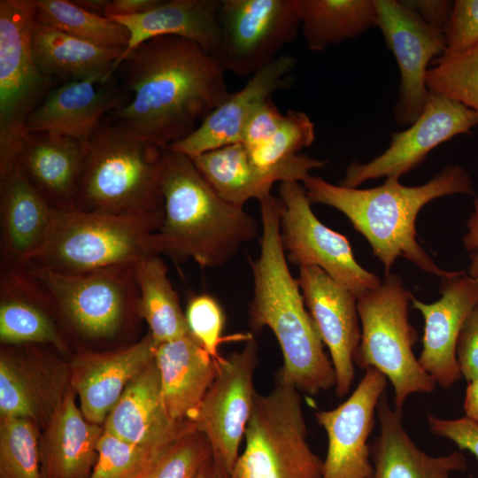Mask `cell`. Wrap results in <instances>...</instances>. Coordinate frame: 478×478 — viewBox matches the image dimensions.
Wrapping results in <instances>:
<instances>
[{
    "label": "cell",
    "mask_w": 478,
    "mask_h": 478,
    "mask_svg": "<svg viewBox=\"0 0 478 478\" xmlns=\"http://www.w3.org/2000/svg\"><path fill=\"white\" fill-rule=\"evenodd\" d=\"M225 73L191 40L150 39L125 56L114 72L129 100L105 120L131 136L168 149L229 96Z\"/></svg>",
    "instance_id": "obj_1"
},
{
    "label": "cell",
    "mask_w": 478,
    "mask_h": 478,
    "mask_svg": "<svg viewBox=\"0 0 478 478\" xmlns=\"http://www.w3.org/2000/svg\"><path fill=\"white\" fill-rule=\"evenodd\" d=\"M259 203L262 235L259 255L251 261L253 297L249 326L254 332L268 328L274 333L283 357L276 374L313 396L335 388L334 366L288 267L280 239V200L270 195Z\"/></svg>",
    "instance_id": "obj_2"
},
{
    "label": "cell",
    "mask_w": 478,
    "mask_h": 478,
    "mask_svg": "<svg viewBox=\"0 0 478 478\" xmlns=\"http://www.w3.org/2000/svg\"><path fill=\"white\" fill-rule=\"evenodd\" d=\"M303 183L311 204L331 206L348 218L369 243L385 274L390 273L398 257L441 279L451 273L438 267L417 242L415 222L421 208L434 199L454 194L475 195L473 180L463 167L445 166L419 186H405L399 179L387 178L374 188H348L312 175Z\"/></svg>",
    "instance_id": "obj_3"
},
{
    "label": "cell",
    "mask_w": 478,
    "mask_h": 478,
    "mask_svg": "<svg viewBox=\"0 0 478 478\" xmlns=\"http://www.w3.org/2000/svg\"><path fill=\"white\" fill-rule=\"evenodd\" d=\"M162 196L159 254L219 267L257 235L255 219L220 197L191 158L170 149L163 155Z\"/></svg>",
    "instance_id": "obj_4"
},
{
    "label": "cell",
    "mask_w": 478,
    "mask_h": 478,
    "mask_svg": "<svg viewBox=\"0 0 478 478\" xmlns=\"http://www.w3.org/2000/svg\"><path fill=\"white\" fill-rule=\"evenodd\" d=\"M165 150L126 134L104 118L88 142L73 210L163 217Z\"/></svg>",
    "instance_id": "obj_5"
},
{
    "label": "cell",
    "mask_w": 478,
    "mask_h": 478,
    "mask_svg": "<svg viewBox=\"0 0 478 478\" xmlns=\"http://www.w3.org/2000/svg\"><path fill=\"white\" fill-rule=\"evenodd\" d=\"M162 219L58 211L44 247L27 265L64 274L135 266L160 255L157 232Z\"/></svg>",
    "instance_id": "obj_6"
},
{
    "label": "cell",
    "mask_w": 478,
    "mask_h": 478,
    "mask_svg": "<svg viewBox=\"0 0 478 478\" xmlns=\"http://www.w3.org/2000/svg\"><path fill=\"white\" fill-rule=\"evenodd\" d=\"M412 297L402 278L390 273L357 297L361 338L355 365L386 376L394 389V406L401 412L410 396L430 393L436 386L412 351L418 339L408 317Z\"/></svg>",
    "instance_id": "obj_7"
},
{
    "label": "cell",
    "mask_w": 478,
    "mask_h": 478,
    "mask_svg": "<svg viewBox=\"0 0 478 478\" xmlns=\"http://www.w3.org/2000/svg\"><path fill=\"white\" fill-rule=\"evenodd\" d=\"M302 403L300 391L278 374L269 393L256 392L230 478H321L323 459L306 441Z\"/></svg>",
    "instance_id": "obj_8"
},
{
    "label": "cell",
    "mask_w": 478,
    "mask_h": 478,
    "mask_svg": "<svg viewBox=\"0 0 478 478\" xmlns=\"http://www.w3.org/2000/svg\"><path fill=\"white\" fill-rule=\"evenodd\" d=\"M23 266L49 295L59 321L80 338L112 340L126 328L130 316L141 318L136 265L77 274Z\"/></svg>",
    "instance_id": "obj_9"
},
{
    "label": "cell",
    "mask_w": 478,
    "mask_h": 478,
    "mask_svg": "<svg viewBox=\"0 0 478 478\" xmlns=\"http://www.w3.org/2000/svg\"><path fill=\"white\" fill-rule=\"evenodd\" d=\"M35 0L0 1V173L16 162L30 114L58 86L35 62Z\"/></svg>",
    "instance_id": "obj_10"
},
{
    "label": "cell",
    "mask_w": 478,
    "mask_h": 478,
    "mask_svg": "<svg viewBox=\"0 0 478 478\" xmlns=\"http://www.w3.org/2000/svg\"><path fill=\"white\" fill-rule=\"evenodd\" d=\"M212 55L225 72L252 76L274 60L300 27L296 0H220Z\"/></svg>",
    "instance_id": "obj_11"
},
{
    "label": "cell",
    "mask_w": 478,
    "mask_h": 478,
    "mask_svg": "<svg viewBox=\"0 0 478 478\" xmlns=\"http://www.w3.org/2000/svg\"><path fill=\"white\" fill-rule=\"evenodd\" d=\"M280 239L288 261L315 266L357 297L382 282L356 260L347 237L325 226L313 213L299 181L279 186Z\"/></svg>",
    "instance_id": "obj_12"
},
{
    "label": "cell",
    "mask_w": 478,
    "mask_h": 478,
    "mask_svg": "<svg viewBox=\"0 0 478 478\" xmlns=\"http://www.w3.org/2000/svg\"><path fill=\"white\" fill-rule=\"evenodd\" d=\"M258 364V343L252 336L241 351L220 357L216 377L191 421L208 439L213 461L229 474L251 413Z\"/></svg>",
    "instance_id": "obj_13"
},
{
    "label": "cell",
    "mask_w": 478,
    "mask_h": 478,
    "mask_svg": "<svg viewBox=\"0 0 478 478\" xmlns=\"http://www.w3.org/2000/svg\"><path fill=\"white\" fill-rule=\"evenodd\" d=\"M478 113L440 93L429 91L418 119L405 130L394 132L381 155L367 163L352 161L339 185L357 188L372 179H399L420 166L427 155L456 135L469 134Z\"/></svg>",
    "instance_id": "obj_14"
},
{
    "label": "cell",
    "mask_w": 478,
    "mask_h": 478,
    "mask_svg": "<svg viewBox=\"0 0 478 478\" xmlns=\"http://www.w3.org/2000/svg\"><path fill=\"white\" fill-rule=\"evenodd\" d=\"M377 27L400 73L395 121L410 126L421 113L429 90L426 74L429 63L446 51L442 33L427 25L404 0H374Z\"/></svg>",
    "instance_id": "obj_15"
},
{
    "label": "cell",
    "mask_w": 478,
    "mask_h": 478,
    "mask_svg": "<svg viewBox=\"0 0 478 478\" xmlns=\"http://www.w3.org/2000/svg\"><path fill=\"white\" fill-rule=\"evenodd\" d=\"M387 384L384 374L367 368L344 402L335 408L315 412L318 424L328 436L321 478H371L373 465L368 439Z\"/></svg>",
    "instance_id": "obj_16"
},
{
    "label": "cell",
    "mask_w": 478,
    "mask_h": 478,
    "mask_svg": "<svg viewBox=\"0 0 478 478\" xmlns=\"http://www.w3.org/2000/svg\"><path fill=\"white\" fill-rule=\"evenodd\" d=\"M302 296L335 374L338 397L349 393L355 376L354 358L361 338L357 297L315 266H299Z\"/></svg>",
    "instance_id": "obj_17"
},
{
    "label": "cell",
    "mask_w": 478,
    "mask_h": 478,
    "mask_svg": "<svg viewBox=\"0 0 478 478\" xmlns=\"http://www.w3.org/2000/svg\"><path fill=\"white\" fill-rule=\"evenodd\" d=\"M70 388V367L58 359L35 348L2 349L1 417L27 419L44 428Z\"/></svg>",
    "instance_id": "obj_18"
},
{
    "label": "cell",
    "mask_w": 478,
    "mask_h": 478,
    "mask_svg": "<svg viewBox=\"0 0 478 478\" xmlns=\"http://www.w3.org/2000/svg\"><path fill=\"white\" fill-rule=\"evenodd\" d=\"M440 299L426 304L414 297L412 306L424 319L420 366L444 389L462 377L456 357L458 339L465 320L478 304V281L464 272L441 279Z\"/></svg>",
    "instance_id": "obj_19"
},
{
    "label": "cell",
    "mask_w": 478,
    "mask_h": 478,
    "mask_svg": "<svg viewBox=\"0 0 478 478\" xmlns=\"http://www.w3.org/2000/svg\"><path fill=\"white\" fill-rule=\"evenodd\" d=\"M158 343L148 332L142 339L110 351L82 350L70 365V386L85 418L104 424L128 383L155 357Z\"/></svg>",
    "instance_id": "obj_20"
},
{
    "label": "cell",
    "mask_w": 478,
    "mask_h": 478,
    "mask_svg": "<svg viewBox=\"0 0 478 478\" xmlns=\"http://www.w3.org/2000/svg\"><path fill=\"white\" fill-rule=\"evenodd\" d=\"M129 100L114 74L52 89L28 117L27 132H54L88 143L104 118Z\"/></svg>",
    "instance_id": "obj_21"
},
{
    "label": "cell",
    "mask_w": 478,
    "mask_h": 478,
    "mask_svg": "<svg viewBox=\"0 0 478 478\" xmlns=\"http://www.w3.org/2000/svg\"><path fill=\"white\" fill-rule=\"evenodd\" d=\"M58 313L38 280L23 265L1 263L0 341L4 345L50 344L68 351Z\"/></svg>",
    "instance_id": "obj_22"
},
{
    "label": "cell",
    "mask_w": 478,
    "mask_h": 478,
    "mask_svg": "<svg viewBox=\"0 0 478 478\" xmlns=\"http://www.w3.org/2000/svg\"><path fill=\"white\" fill-rule=\"evenodd\" d=\"M296 60L281 55L254 73L246 85L215 108L188 137L168 149L190 158L227 144L242 143L244 127L256 109L285 88Z\"/></svg>",
    "instance_id": "obj_23"
},
{
    "label": "cell",
    "mask_w": 478,
    "mask_h": 478,
    "mask_svg": "<svg viewBox=\"0 0 478 478\" xmlns=\"http://www.w3.org/2000/svg\"><path fill=\"white\" fill-rule=\"evenodd\" d=\"M88 143L54 132H26L16 163L28 182L58 211H73Z\"/></svg>",
    "instance_id": "obj_24"
},
{
    "label": "cell",
    "mask_w": 478,
    "mask_h": 478,
    "mask_svg": "<svg viewBox=\"0 0 478 478\" xmlns=\"http://www.w3.org/2000/svg\"><path fill=\"white\" fill-rule=\"evenodd\" d=\"M58 212L28 182L16 162L1 173V263L33 261L44 247Z\"/></svg>",
    "instance_id": "obj_25"
},
{
    "label": "cell",
    "mask_w": 478,
    "mask_h": 478,
    "mask_svg": "<svg viewBox=\"0 0 478 478\" xmlns=\"http://www.w3.org/2000/svg\"><path fill=\"white\" fill-rule=\"evenodd\" d=\"M104 430L132 443L166 446L195 428L191 421L173 420L164 405L155 360L127 386L107 415Z\"/></svg>",
    "instance_id": "obj_26"
},
{
    "label": "cell",
    "mask_w": 478,
    "mask_h": 478,
    "mask_svg": "<svg viewBox=\"0 0 478 478\" xmlns=\"http://www.w3.org/2000/svg\"><path fill=\"white\" fill-rule=\"evenodd\" d=\"M70 388L39 437L42 478H90L102 425L88 420Z\"/></svg>",
    "instance_id": "obj_27"
},
{
    "label": "cell",
    "mask_w": 478,
    "mask_h": 478,
    "mask_svg": "<svg viewBox=\"0 0 478 478\" xmlns=\"http://www.w3.org/2000/svg\"><path fill=\"white\" fill-rule=\"evenodd\" d=\"M379 434L371 444V478H452L467 462L460 451L431 456L421 451L406 432L402 412L391 408L386 394L376 410Z\"/></svg>",
    "instance_id": "obj_28"
},
{
    "label": "cell",
    "mask_w": 478,
    "mask_h": 478,
    "mask_svg": "<svg viewBox=\"0 0 478 478\" xmlns=\"http://www.w3.org/2000/svg\"><path fill=\"white\" fill-rule=\"evenodd\" d=\"M220 358L190 334L157 345L154 360L164 405L173 420L192 421L216 377Z\"/></svg>",
    "instance_id": "obj_29"
},
{
    "label": "cell",
    "mask_w": 478,
    "mask_h": 478,
    "mask_svg": "<svg viewBox=\"0 0 478 478\" xmlns=\"http://www.w3.org/2000/svg\"><path fill=\"white\" fill-rule=\"evenodd\" d=\"M220 0H163L156 8L142 14L108 17L129 32L127 46L113 68L132 50L158 36H179L191 40L213 55L220 41L218 11Z\"/></svg>",
    "instance_id": "obj_30"
},
{
    "label": "cell",
    "mask_w": 478,
    "mask_h": 478,
    "mask_svg": "<svg viewBox=\"0 0 478 478\" xmlns=\"http://www.w3.org/2000/svg\"><path fill=\"white\" fill-rule=\"evenodd\" d=\"M32 47L41 72L58 85L87 79L108 81L122 50L104 48L35 21Z\"/></svg>",
    "instance_id": "obj_31"
},
{
    "label": "cell",
    "mask_w": 478,
    "mask_h": 478,
    "mask_svg": "<svg viewBox=\"0 0 478 478\" xmlns=\"http://www.w3.org/2000/svg\"><path fill=\"white\" fill-rule=\"evenodd\" d=\"M191 159L220 197L241 208L250 199L260 201L270 196L273 184L283 181L278 173L259 168L242 143L216 148Z\"/></svg>",
    "instance_id": "obj_32"
},
{
    "label": "cell",
    "mask_w": 478,
    "mask_h": 478,
    "mask_svg": "<svg viewBox=\"0 0 478 478\" xmlns=\"http://www.w3.org/2000/svg\"><path fill=\"white\" fill-rule=\"evenodd\" d=\"M309 50L321 51L377 27L374 0H296Z\"/></svg>",
    "instance_id": "obj_33"
},
{
    "label": "cell",
    "mask_w": 478,
    "mask_h": 478,
    "mask_svg": "<svg viewBox=\"0 0 478 478\" xmlns=\"http://www.w3.org/2000/svg\"><path fill=\"white\" fill-rule=\"evenodd\" d=\"M139 289V313L158 344L189 335L185 312L167 275L160 255H153L135 266Z\"/></svg>",
    "instance_id": "obj_34"
},
{
    "label": "cell",
    "mask_w": 478,
    "mask_h": 478,
    "mask_svg": "<svg viewBox=\"0 0 478 478\" xmlns=\"http://www.w3.org/2000/svg\"><path fill=\"white\" fill-rule=\"evenodd\" d=\"M36 19L93 44L124 51L130 35L120 23L86 11L73 1L35 0Z\"/></svg>",
    "instance_id": "obj_35"
},
{
    "label": "cell",
    "mask_w": 478,
    "mask_h": 478,
    "mask_svg": "<svg viewBox=\"0 0 478 478\" xmlns=\"http://www.w3.org/2000/svg\"><path fill=\"white\" fill-rule=\"evenodd\" d=\"M432 63L426 74L428 90L478 113V43L460 53H444Z\"/></svg>",
    "instance_id": "obj_36"
},
{
    "label": "cell",
    "mask_w": 478,
    "mask_h": 478,
    "mask_svg": "<svg viewBox=\"0 0 478 478\" xmlns=\"http://www.w3.org/2000/svg\"><path fill=\"white\" fill-rule=\"evenodd\" d=\"M38 430L29 420L1 417L0 478H42Z\"/></svg>",
    "instance_id": "obj_37"
},
{
    "label": "cell",
    "mask_w": 478,
    "mask_h": 478,
    "mask_svg": "<svg viewBox=\"0 0 478 478\" xmlns=\"http://www.w3.org/2000/svg\"><path fill=\"white\" fill-rule=\"evenodd\" d=\"M169 444L132 443L104 430L90 478H143Z\"/></svg>",
    "instance_id": "obj_38"
},
{
    "label": "cell",
    "mask_w": 478,
    "mask_h": 478,
    "mask_svg": "<svg viewBox=\"0 0 478 478\" xmlns=\"http://www.w3.org/2000/svg\"><path fill=\"white\" fill-rule=\"evenodd\" d=\"M210 458L208 439L194 428L173 441L143 478H197Z\"/></svg>",
    "instance_id": "obj_39"
},
{
    "label": "cell",
    "mask_w": 478,
    "mask_h": 478,
    "mask_svg": "<svg viewBox=\"0 0 478 478\" xmlns=\"http://www.w3.org/2000/svg\"><path fill=\"white\" fill-rule=\"evenodd\" d=\"M190 335L213 358H220L219 345L223 341L225 315L219 302L210 295L193 297L185 312Z\"/></svg>",
    "instance_id": "obj_40"
},
{
    "label": "cell",
    "mask_w": 478,
    "mask_h": 478,
    "mask_svg": "<svg viewBox=\"0 0 478 478\" xmlns=\"http://www.w3.org/2000/svg\"><path fill=\"white\" fill-rule=\"evenodd\" d=\"M443 36L445 53H460L478 43V0L454 1Z\"/></svg>",
    "instance_id": "obj_41"
},
{
    "label": "cell",
    "mask_w": 478,
    "mask_h": 478,
    "mask_svg": "<svg viewBox=\"0 0 478 478\" xmlns=\"http://www.w3.org/2000/svg\"><path fill=\"white\" fill-rule=\"evenodd\" d=\"M431 432L454 443L459 450L467 451L478 461V424L462 417L442 419L433 414L428 415Z\"/></svg>",
    "instance_id": "obj_42"
},
{
    "label": "cell",
    "mask_w": 478,
    "mask_h": 478,
    "mask_svg": "<svg viewBox=\"0 0 478 478\" xmlns=\"http://www.w3.org/2000/svg\"><path fill=\"white\" fill-rule=\"evenodd\" d=\"M284 114L274 102L268 98L262 103L249 119L242 138V143L248 150H252L268 140L279 128Z\"/></svg>",
    "instance_id": "obj_43"
},
{
    "label": "cell",
    "mask_w": 478,
    "mask_h": 478,
    "mask_svg": "<svg viewBox=\"0 0 478 478\" xmlns=\"http://www.w3.org/2000/svg\"><path fill=\"white\" fill-rule=\"evenodd\" d=\"M457 363L467 382L478 378V304L465 320L456 350Z\"/></svg>",
    "instance_id": "obj_44"
},
{
    "label": "cell",
    "mask_w": 478,
    "mask_h": 478,
    "mask_svg": "<svg viewBox=\"0 0 478 478\" xmlns=\"http://www.w3.org/2000/svg\"><path fill=\"white\" fill-rule=\"evenodd\" d=\"M405 3L412 8L422 20L442 33L449 22L454 1L448 0H404Z\"/></svg>",
    "instance_id": "obj_45"
},
{
    "label": "cell",
    "mask_w": 478,
    "mask_h": 478,
    "mask_svg": "<svg viewBox=\"0 0 478 478\" xmlns=\"http://www.w3.org/2000/svg\"><path fill=\"white\" fill-rule=\"evenodd\" d=\"M466 227L467 232L463 236V244L471 259L467 274L478 281V198L474 202Z\"/></svg>",
    "instance_id": "obj_46"
},
{
    "label": "cell",
    "mask_w": 478,
    "mask_h": 478,
    "mask_svg": "<svg viewBox=\"0 0 478 478\" xmlns=\"http://www.w3.org/2000/svg\"><path fill=\"white\" fill-rule=\"evenodd\" d=\"M162 2L163 0H111L105 17L142 14L156 8Z\"/></svg>",
    "instance_id": "obj_47"
},
{
    "label": "cell",
    "mask_w": 478,
    "mask_h": 478,
    "mask_svg": "<svg viewBox=\"0 0 478 478\" xmlns=\"http://www.w3.org/2000/svg\"><path fill=\"white\" fill-rule=\"evenodd\" d=\"M463 408L466 417L478 424V378L467 382Z\"/></svg>",
    "instance_id": "obj_48"
},
{
    "label": "cell",
    "mask_w": 478,
    "mask_h": 478,
    "mask_svg": "<svg viewBox=\"0 0 478 478\" xmlns=\"http://www.w3.org/2000/svg\"><path fill=\"white\" fill-rule=\"evenodd\" d=\"M197 478H230V477H229V474H227L221 467H220L213 461L212 458H210L203 466Z\"/></svg>",
    "instance_id": "obj_49"
},
{
    "label": "cell",
    "mask_w": 478,
    "mask_h": 478,
    "mask_svg": "<svg viewBox=\"0 0 478 478\" xmlns=\"http://www.w3.org/2000/svg\"><path fill=\"white\" fill-rule=\"evenodd\" d=\"M111 0H74L73 2L86 11L105 17Z\"/></svg>",
    "instance_id": "obj_50"
},
{
    "label": "cell",
    "mask_w": 478,
    "mask_h": 478,
    "mask_svg": "<svg viewBox=\"0 0 478 478\" xmlns=\"http://www.w3.org/2000/svg\"><path fill=\"white\" fill-rule=\"evenodd\" d=\"M469 478H474V477L471 475V476H469Z\"/></svg>",
    "instance_id": "obj_51"
}]
</instances>
